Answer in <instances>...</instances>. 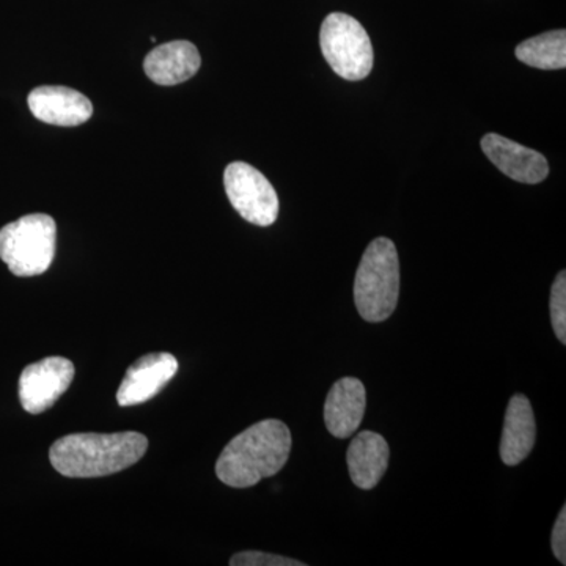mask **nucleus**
<instances>
[{
  "mask_svg": "<svg viewBox=\"0 0 566 566\" xmlns=\"http://www.w3.org/2000/svg\"><path fill=\"white\" fill-rule=\"evenodd\" d=\"M367 408V390L357 378H342L331 387L324 403V422L334 438L346 439L359 430Z\"/></svg>",
  "mask_w": 566,
  "mask_h": 566,
  "instance_id": "11",
  "label": "nucleus"
},
{
  "mask_svg": "<svg viewBox=\"0 0 566 566\" xmlns=\"http://www.w3.org/2000/svg\"><path fill=\"white\" fill-rule=\"evenodd\" d=\"M29 109L33 117L48 125L73 128L88 122L93 104L87 96L61 85H43L29 93Z\"/></svg>",
  "mask_w": 566,
  "mask_h": 566,
  "instance_id": "10",
  "label": "nucleus"
},
{
  "mask_svg": "<svg viewBox=\"0 0 566 566\" xmlns=\"http://www.w3.org/2000/svg\"><path fill=\"white\" fill-rule=\"evenodd\" d=\"M400 296V262L389 238H376L364 252L356 281L354 303L365 322H386L397 308Z\"/></svg>",
  "mask_w": 566,
  "mask_h": 566,
  "instance_id": "3",
  "label": "nucleus"
},
{
  "mask_svg": "<svg viewBox=\"0 0 566 566\" xmlns=\"http://www.w3.org/2000/svg\"><path fill=\"white\" fill-rule=\"evenodd\" d=\"M57 226L48 214H28L0 229V259L18 277L50 270L55 255Z\"/></svg>",
  "mask_w": 566,
  "mask_h": 566,
  "instance_id": "4",
  "label": "nucleus"
},
{
  "mask_svg": "<svg viewBox=\"0 0 566 566\" xmlns=\"http://www.w3.org/2000/svg\"><path fill=\"white\" fill-rule=\"evenodd\" d=\"M516 59L532 69L565 70L566 69V32L553 31L542 33L517 44Z\"/></svg>",
  "mask_w": 566,
  "mask_h": 566,
  "instance_id": "15",
  "label": "nucleus"
},
{
  "mask_svg": "<svg viewBox=\"0 0 566 566\" xmlns=\"http://www.w3.org/2000/svg\"><path fill=\"white\" fill-rule=\"evenodd\" d=\"M480 144L486 158L512 180L524 185H538L549 175V164L542 153L506 139L501 134H486Z\"/></svg>",
  "mask_w": 566,
  "mask_h": 566,
  "instance_id": "8",
  "label": "nucleus"
},
{
  "mask_svg": "<svg viewBox=\"0 0 566 566\" xmlns=\"http://www.w3.org/2000/svg\"><path fill=\"white\" fill-rule=\"evenodd\" d=\"M292 431L277 419L262 420L233 438L216 463L223 485L251 488L281 472L292 452Z\"/></svg>",
  "mask_w": 566,
  "mask_h": 566,
  "instance_id": "1",
  "label": "nucleus"
},
{
  "mask_svg": "<svg viewBox=\"0 0 566 566\" xmlns=\"http://www.w3.org/2000/svg\"><path fill=\"white\" fill-rule=\"evenodd\" d=\"M389 444L375 431H360L346 453L349 476L360 490H374L381 482L389 465Z\"/></svg>",
  "mask_w": 566,
  "mask_h": 566,
  "instance_id": "13",
  "label": "nucleus"
},
{
  "mask_svg": "<svg viewBox=\"0 0 566 566\" xmlns=\"http://www.w3.org/2000/svg\"><path fill=\"white\" fill-rule=\"evenodd\" d=\"M202 65L199 50L191 41L177 40L155 48L145 57V74L155 84L177 85L191 80Z\"/></svg>",
  "mask_w": 566,
  "mask_h": 566,
  "instance_id": "12",
  "label": "nucleus"
},
{
  "mask_svg": "<svg viewBox=\"0 0 566 566\" xmlns=\"http://www.w3.org/2000/svg\"><path fill=\"white\" fill-rule=\"evenodd\" d=\"M223 186L230 203L245 221L259 227H270L277 221V192L255 167L245 163L229 164Z\"/></svg>",
  "mask_w": 566,
  "mask_h": 566,
  "instance_id": "6",
  "label": "nucleus"
},
{
  "mask_svg": "<svg viewBox=\"0 0 566 566\" xmlns=\"http://www.w3.org/2000/svg\"><path fill=\"white\" fill-rule=\"evenodd\" d=\"M147 449L148 439L136 431L74 433L52 444L50 460L59 474L70 479H96L132 468Z\"/></svg>",
  "mask_w": 566,
  "mask_h": 566,
  "instance_id": "2",
  "label": "nucleus"
},
{
  "mask_svg": "<svg viewBox=\"0 0 566 566\" xmlns=\"http://www.w3.org/2000/svg\"><path fill=\"white\" fill-rule=\"evenodd\" d=\"M536 439L534 409L526 395L517 394L506 408L501 439V458L506 465L523 463Z\"/></svg>",
  "mask_w": 566,
  "mask_h": 566,
  "instance_id": "14",
  "label": "nucleus"
},
{
  "mask_svg": "<svg viewBox=\"0 0 566 566\" xmlns=\"http://www.w3.org/2000/svg\"><path fill=\"white\" fill-rule=\"evenodd\" d=\"M232 566H304L303 562L294 558L275 556V554L259 553V551H245L234 554L230 558Z\"/></svg>",
  "mask_w": 566,
  "mask_h": 566,
  "instance_id": "17",
  "label": "nucleus"
},
{
  "mask_svg": "<svg viewBox=\"0 0 566 566\" xmlns=\"http://www.w3.org/2000/svg\"><path fill=\"white\" fill-rule=\"evenodd\" d=\"M74 365L65 357H46L28 365L20 378V401L31 415L48 411L69 390Z\"/></svg>",
  "mask_w": 566,
  "mask_h": 566,
  "instance_id": "7",
  "label": "nucleus"
},
{
  "mask_svg": "<svg viewBox=\"0 0 566 566\" xmlns=\"http://www.w3.org/2000/svg\"><path fill=\"white\" fill-rule=\"evenodd\" d=\"M319 48L337 76L363 81L374 70L370 36L359 21L346 13L327 14L319 29Z\"/></svg>",
  "mask_w": 566,
  "mask_h": 566,
  "instance_id": "5",
  "label": "nucleus"
},
{
  "mask_svg": "<svg viewBox=\"0 0 566 566\" xmlns=\"http://www.w3.org/2000/svg\"><path fill=\"white\" fill-rule=\"evenodd\" d=\"M553 553L562 565H566V509L558 513L556 524H554L553 536H551Z\"/></svg>",
  "mask_w": 566,
  "mask_h": 566,
  "instance_id": "18",
  "label": "nucleus"
},
{
  "mask_svg": "<svg viewBox=\"0 0 566 566\" xmlns=\"http://www.w3.org/2000/svg\"><path fill=\"white\" fill-rule=\"evenodd\" d=\"M551 322H553L554 333L560 340V344H566V273L560 271L557 274L556 281L551 289Z\"/></svg>",
  "mask_w": 566,
  "mask_h": 566,
  "instance_id": "16",
  "label": "nucleus"
},
{
  "mask_svg": "<svg viewBox=\"0 0 566 566\" xmlns=\"http://www.w3.org/2000/svg\"><path fill=\"white\" fill-rule=\"evenodd\" d=\"M178 360L169 353H151L140 357L126 371L117 392L118 405L137 406L156 397L177 375Z\"/></svg>",
  "mask_w": 566,
  "mask_h": 566,
  "instance_id": "9",
  "label": "nucleus"
}]
</instances>
